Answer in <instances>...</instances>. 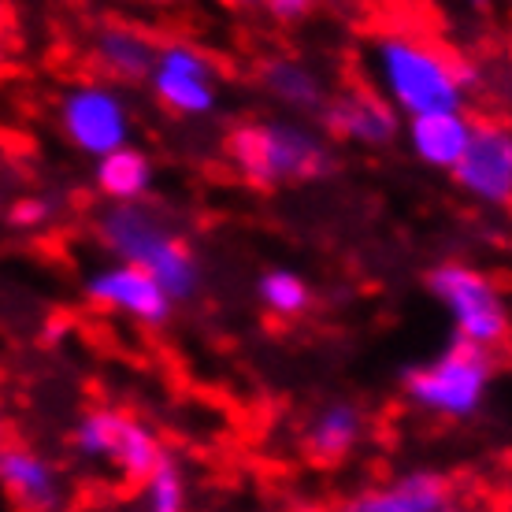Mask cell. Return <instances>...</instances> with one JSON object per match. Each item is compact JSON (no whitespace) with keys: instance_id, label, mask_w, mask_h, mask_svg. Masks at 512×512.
Here are the masks:
<instances>
[{"instance_id":"cell-21","label":"cell","mask_w":512,"mask_h":512,"mask_svg":"<svg viewBox=\"0 0 512 512\" xmlns=\"http://www.w3.org/2000/svg\"><path fill=\"white\" fill-rule=\"evenodd\" d=\"M52 216H56V201L41 197V193H26L8 208V223L15 231H41V227H49Z\"/></svg>"},{"instance_id":"cell-23","label":"cell","mask_w":512,"mask_h":512,"mask_svg":"<svg viewBox=\"0 0 512 512\" xmlns=\"http://www.w3.org/2000/svg\"><path fill=\"white\" fill-rule=\"evenodd\" d=\"M227 8H234V12H249V8H260V0H223Z\"/></svg>"},{"instance_id":"cell-5","label":"cell","mask_w":512,"mask_h":512,"mask_svg":"<svg viewBox=\"0 0 512 512\" xmlns=\"http://www.w3.org/2000/svg\"><path fill=\"white\" fill-rule=\"evenodd\" d=\"M427 290L446 308L453 334L479 349H498L509 338V301L501 282L464 260H442L427 271Z\"/></svg>"},{"instance_id":"cell-27","label":"cell","mask_w":512,"mask_h":512,"mask_svg":"<svg viewBox=\"0 0 512 512\" xmlns=\"http://www.w3.org/2000/svg\"><path fill=\"white\" fill-rule=\"evenodd\" d=\"M0 30H4V8H0Z\"/></svg>"},{"instance_id":"cell-26","label":"cell","mask_w":512,"mask_h":512,"mask_svg":"<svg viewBox=\"0 0 512 512\" xmlns=\"http://www.w3.org/2000/svg\"><path fill=\"white\" fill-rule=\"evenodd\" d=\"M4 435H8V427H4V416H0V446H4Z\"/></svg>"},{"instance_id":"cell-24","label":"cell","mask_w":512,"mask_h":512,"mask_svg":"<svg viewBox=\"0 0 512 512\" xmlns=\"http://www.w3.org/2000/svg\"><path fill=\"white\" fill-rule=\"evenodd\" d=\"M431 512H468V509H464L461 501H453V498H449V501H442V505H438V509H431Z\"/></svg>"},{"instance_id":"cell-4","label":"cell","mask_w":512,"mask_h":512,"mask_svg":"<svg viewBox=\"0 0 512 512\" xmlns=\"http://www.w3.org/2000/svg\"><path fill=\"white\" fill-rule=\"evenodd\" d=\"M498 383V357L494 349L468 346L453 338L438 357L416 364L405 372L401 390L412 405L438 420H472L487 405L490 390Z\"/></svg>"},{"instance_id":"cell-22","label":"cell","mask_w":512,"mask_h":512,"mask_svg":"<svg viewBox=\"0 0 512 512\" xmlns=\"http://www.w3.org/2000/svg\"><path fill=\"white\" fill-rule=\"evenodd\" d=\"M260 8L282 26H294L316 12V0H260Z\"/></svg>"},{"instance_id":"cell-2","label":"cell","mask_w":512,"mask_h":512,"mask_svg":"<svg viewBox=\"0 0 512 512\" xmlns=\"http://www.w3.org/2000/svg\"><path fill=\"white\" fill-rule=\"evenodd\" d=\"M97 242L116 264H134L149 271L175 305L193 301L205 286L201 256L193 253L179 223L160 205H149V201L104 205L97 216Z\"/></svg>"},{"instance_id":"cell-15","label":"cell","mask_w":512,"mask_h":512,"mask_svg":"<svg viewBox=\"0 0 512 512\" xmlns=\"http://www.w3.org/2000/svg\"><path fill=\"white\" fill-rule=\"evenodd\" d=\"M449 498H453V490H449L446 475L431 472V468H412L390 483L349 494L338 505V512H431Z\"/></svg>"},{"instance_id":"cell-9","label":"cell","mask_w":512,"mask_h":512,"mask_svg":"<svg viewBox=\"0 0 512 512\" xmlns=\"http://www.w3.org/2000/svg\"><path fill=\"white\" fill-rule=\"evenodd\" d=\"M457 190L483 208H509L512 201V130L505 123L475 119L468 149L449 171Z\"/></svg>"},{"instance_id":"cell-28","label":"cell","mask_w":512,"mask_h":512,"mask_svg":"<svg viewBox=\"0 0 512 512\" xmlns=\"http://www.w3.org/2000/svg\"><path fill=\"white\" fill-rule=\"evenodd\" d=\"M472 4H487V0H472Z\"/></svg>"},{"instance_id":"cell-18","label":"cell","mask_w":512,"mask_h":512,"mask_svg":"<svg viewBox=\"0 0 512 512\" xmlns=\"http://www.w3.org/2000/svg\"><path fill=\"white\" fill-rule=\"evenodd\" d=\"M93 186L108 205H130V201H149L156 186L153 156L138 145H123L116 153L93 160Z\"/></svg>"},{"instance_id":"cell-14","label":"cell","mask_w":512,"mask_h":512,"mask_svg":"<svg viewBox=\"0 0 512 512\" xmlns=\"http://www.w3.org/2000/svg\"><path fill=\"white\" fill-rule=\"evenodd\" d=\"M156 45H160V41H153L145 30H138V26L108 23L93 34L90 64L104 82H112L119 90H123V86H138V82L149 78Z\"/></svg>"},{"instance_id":"cell-8","label":"cell","mask_w":512,"mask_h":512,"mask_svg":"<svg viewBox=\"0 0 512 512\" xmlns=\"http://www.w3.org/2000/svg\"><path fill=\"white\" fill-rule=\"evenodd\" d=\"M145 86L153 90L156 104L175 119H208L216 116L223 101V78L216 60L193 41L156 45Z\"/></svg>"},{"instance_id":"cell-16","label":"cell","mask_w":512,"mask_h":512,"mask_svg":"<svg viewBox=\"0 0 512 512\" xmlns=\"http://www.w3.org/2000/svg\"><path fill=\"white\" fill-rule=\"evenodd\" d=\"M472 123L468 108H449V112H427V116H412L405 119V145L409 153L420 160L423 167L431 171H453L457 160L468 149V138H472Z\"/></svg>"},{"instance_id":"cell-19","label":"cell","mask_w":512,"mask_h":512,"mask_svg":"<svg viewBox=\"0 0 512 512\" xmlns=\"http://www.w3.org/2000/svg\"><path fill=\"white\" fill-rule=\"evenodd\" d=\"M256 301L275 320H301L308 308L316 305V290L308 286L305 275L290 268H268L256 279Z\"/></svg>"},{"instance_id":"cell-13","label":"cell","mask_w":512,"mask_h":512,"mask_svg":"<svg viewBox=\"0 0 512 512\" xmlns=\"http://www.w3.org/2000/svg\"><path fill=\"white\" fill-rule=\"evenodd\" d=\"M0 490L26 512H52L64 498L60 468L38 449L4 442L0 446Z\"/></svg>"},{"instance_id":"cell-29","label":"cell","mask_w":512,"mask_h":512,"mask_svg":"<svg viewBox=\"0 0 512 512\" xmlns=\"http://www.w3.org/2000/svg\"><path fill=\"white\" fill-rule=\"evenodd\" d=\"M52 512H60V509H52Z\"/></svg>"},{"instance_id":"cell-11","label":"cell","mask_w":512,"mask_h":512,"mask_svg":"<svg viewBox=\"0 0 512 512\" xmlns=\"http://www.w3.org/2000/svg\"><path fill=\"white\" fill-rule=\"evenodd\" d=\"M323 130L331 138L357 145V149H390L401 138V116L375 90L353 86L327 97L323 104Z\"/></svg>"},{"instance_id":"cell-7","label":"cell","mask_w":512,"mask_h":512,"mask_svg":"<svg viewBox=\"0 0 512 512\" xmlns=\"http://www.w3.org/2000/svg\"><path fill=\"white\" fill-rule=\"evenodd\" d=\"M56 127L75 153L101 160L134 141V108L119 86L104 78H82L60 93Z\"/></svg>"},{"instance_id":"cell-1","label":"cell","mask_w":512,"mask_h":512,"mask_svg":"<svg viewBox=\"0 0 512 512\" xmlns=\"http://www.w3.org/2000/svg\"><path fill=\"white\" fill-rule=\"evenodd\" d=\"M368 78L397 116H427L464 108L479 86V71L446 45L390 30L368 45Z\"/></svg>"},{"instance_id":"cell-12","label":"cell","mask_w":512,"mask_h":512,"mask_svg":"<svg viewBox=\"0 0 512 512\" xmlns=\"http://www.w3.org/2000/svg\"><path fill=\"white\" fill-rule=\"evenodd\" d=\"M256 86L268 97L275 108H282L286 116L305 119V116H320L323 104H327V78H323L320 67H312L301 56H286V52H275V56H264L256 64Z\"/></svg>"},{"instance_id":"cell-6","label":"cell","mask_w":512,"mask_h":512,"mask_svg":"<svg viewBox=\"0 0 512 512\" xmlns=\"http://www.w3.org/2000/svg\"><path fill=\"white\" fill-rule=\"evenodd\" d=\"M71 446L82 461L112 464L123 483H145L153 468L167 457L164 438L156 435L153 423L141 416H130L123 409L101 405V409L82 412L75 423Z\"/></svg>"},{"instance_id":"cell-10","label":"cell","mask_w":512,"mask_h":512,"mask_svg":"<svg viewBox=\"0 0 512 512\" xmlns=\"http://www.w3.org/2000/svg\"><path fill=\"white\" fill-rule=\"evenodd\" d=\"M82 294L90 305L116 312V316L138 323V327H149V331L171 323V316H175V301L164 294V286L134 264H116V260L101 264L97 271L86 275Z\"/></svg>"},{"instance_id":"cell-20","label":"cell","mask_w":512,"mask_h":512,"mask_svg":"<svg viewBox=\"0 0 512 512\" xmlns=\"http://www.w3.org/2000/svg\"><path fill=\"white\" fill-rule=\"evenodd\" d=\"M141 490H145V512H186V505H190L186 475L171 453L156 464L153 475L141 483Z\"/></svg>"},{"instance_id":"cell-3","label":"cell","mask_w":512,"mask_h":512,"mask_svg":"<svg viewBox=\"0 0 512 512\" xmlns=\"http://www.w3.org/2000/svg\"><path fill=\"white\" fill-rule=\"evenodd\" d=\"M223 156L245 182L260 190L331 179L338 167L327 134L294 116L234 123L223 138Z\"/></svg>"},{"instance_id":"cell-25","label":"cell","mask_w":512,"mask_h":512,"mask_svg":"<svg viewBox=\"0 0 512 512\" xmlns=\"http://www.w3.org/2000/svg\"><path fill=\"white\" fill-rule=\"evenodd\" d=\"M141 4H149V8H164V4H171V0H141Z\"/></svg>"},{"instance_id":"cell-17","label":"cell","mask_w":512,"mask_h":512,"mask_svg":"<svg viewBox=\"0 0 512 512\" xmlns=\"http://www.w3.org/2000/svg\"><path fill=\"white\" fill-rule=\"evenodd\" d=\"M364 431H368V416H364L357 401H349V397L323 401L305 423L308 457H316L323 464L346 461L349 453L364 442Z\"/></svg>"}]
</instances>
